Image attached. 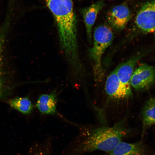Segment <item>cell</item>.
Segmentation results:
<instances>
[{
	"label": "cell",
	"instance_id": "ba28073f",
	"mask_svg": "<svg viewBox=\"0 0 155 155\" xmlns=\"http://www.w3.org/2000/svg\"><path fill=\"white\" fill-rule=\"evenodd\" d=\"M98 155H147V151L141 141L133 143L122 141L110 151Z\"/></svg>",
	"mask_w": 155,
	"mask_h": 155
},
{
	"label": "cell",
	"instance_id": "52a82bcc",
	"mask_svg": "<svg viewBox=\"0 0 155 155\" xmlns=\"http://www.w3.org/2000/svg\"><path fill=\"white\" fill-rule=\"evenodd\" d=\"M131 16L130 10L126 5L122 4L111 8L107 15L110 26L117 30L123 29L129 21Z\"/></svg>",
	"mask_w": 155,
	"mask_h": 155
},
{
	"label": "cell",
	"instance_id": "5b68a950",
	"mask_svg": "<svg viewBox=\"0 0 155 155\" xmlns=\"http://www.w3.org/2000/svg\"><path fill=\"white\" fill-rule=\"evenodd\" d=\"M135 22L143 32L155 33V0L147 2L143 5L136 15Z\"/></svg>",
	"mask_w": 155,
	"mask_h": 155
},
{
	"label": "cell",
	"instance_id": "277c9868",
	"mask_svg": "<svg viewBox=\"0 0 155 155\" xmlns=\"http://www.w3.org/2000/svg\"><path fill=\"white\" fill-rule=\"evenodd\" d=\"M131 85L137 90L148 89L155 84V69L145 63L140 64L134 71Z\"/></svg>",
	"mask_w": 155,
	"mask_h": 155
},
{
	"label": "cell",
	"instance_id": "7a4b0ae2",
	"mask_svg": "<svg viewBox=\"0 0 155 155\" xmlns=\"http://www.w3.org/2000/svg\"><path fill=\"white\" fill-rule=\"evenodd\" d=\"M57 27L60 44L69 46L77 42V24L72 0H45Z\"/></svg>",
	"mask_w": 155,
	"mask_h": 155
},
{
	"label": "cell",
	"instance_id": "5bb4252c",
	"mask_svg": "<svg viewBox=\"0 0 155 155\" xmlns=\"http://www.w3.org/2000/svg\"><path fill=\"white\" fill-rule=\"evenodd\" d=\"M8 102L11 107L24 114L30 113L33 109L32 104L28 97L14 98L9 100Z\"/></svg>",
	"mask_w": 155,
	"mask_h": 155
},
{
	"label": "cell",
	"instance_id": "3957f363",
	"mask_svg": "<svg viewBox=\"0 0 155 155\" xmlns=\"http://www.w3.org/2000/svg\"><path fill=\"white\" fill-rule=\"evenodd\" d=\"M92 47L89 50L92 62L94 80L101 81L104 78V70L101 64V58L106 48L111 44L113 35L111 28L108 26L101 25L95 29L93 35Z\"/></svg>",
	"mask_w": 155,
	"mask_h": 155
},
{
	"label": "cell",
	"instance_id": "6da1fadb",
	"mask_svg": "<svg viewBox=\"0 0 155 155\" xmlns=\"http://www.w3.org/2000/svg\"><path fill=\"white\" fill-rule=\"evenodd\" d=\"M60 155H84L97 150L110 151L128 137L131 130L125 120L113 126H83Z\"/></svg>",
	"mask_w": 155,
	"mask_h": 155
},
{
	"label": "cell",
	"instance_id": "4fadbf2b",
	"mask_svg": "<svg viewBox=\"0 0 155 155\" xmlns=\"http://www.w3.org/2000/svg\"><path fill=\"white\" fill-rule=\"evenodd\" d=\"M52 139L48 137L43 142L36 141L30 149L28 155H51Z\"/></svg>",
	"mask_w": 155,
	"mask_h": 155
},
{
	"label": "cell",
	"instance_id": "8992f818",
	"mask_svg": "<svg viewBox=\"0 0 155 155\" xmlns=\"http://www.w3.org/2000/svg\"><path fill=\"white\" fill-rule=\"evenodd\" d=\"M105 90L106 94L112 99H126L132 95L131 90L127 89L120 81L115 69L109 74L106 82Z\"/></svg>",
	"mask_w": 155,
	"mask_h": 155
},
{
	"label": "cell",
	"instance_id": "2e32d148",
	"mask_svg": "<svg viewBox=\"0 0 155 155\" xmlns=\"http://www.w3.org/2000/svg\"></svg>",
	"mask_w": 155,
	"mask_h": 155
},
{
	"label": "cell",
	"instance_id": "9c48e42d",
	"mask_svg": "<svg viewBox=\"0 0 155 155\" xmlns=\"http://www.w3.org/2000/svg\"><path fill=\"white\" fill-rule=\"evenodd\" d=\"M143 54L136 55L124 63L118 66L115 69L118 77L121 83L127 89L131 90L130 80L135 67Z\"/></svg>",
	"mask_w": 155,
	"mask_h": 155
},
{
	"label": "cell",
	"instance_id": "30bf717a",
	"mask_svg": "<svg viewBox=\"0 0 155 155\" xmlns=\"http://www.w3.org/2000/svg\"><path fill=\"white\" fill-rule=\"evenodd\" d=\"M104 5V0H99L82 9L81 13L85 25L87 38L91 41L93 26L98 13Z\"/></svg>",
	"mask_w": 155,
	"mask_h": 155
},
{
	"label": "cell",
	"instance_id": "9a60e30c",
	"mask_svg": "<svg viewBox=\"0 0 155 155\" xmlns=\"http://www.w3.org/2000/svg\"><path fill=\"white\" fill-rule=\"evenodd\" d=\"M3 42L1 40H0V92L1 89V73H0V65L1 61V54L2 52Z\"/></svg>",
	"mask_w": 155,
	"mask_h": 155
},
{
	"label": "cell",
	"instance_id": "7c38bea8",
	"mask_svg": "<svg viewBox=\"0 0 155 155\" xmlns=\"http://www.w3.org/2000/svg\"><path fill=\"white\" fill-rule=\"evenodd\" d=\"M143 125L142 138L147 130L155 124V98H150L145 103L142 111Z\"/></svg>",
	"mask_w": 155,
	"mask_h": 155
},
{
	"label": "cell",
	"instance_id": "8fae6325",
	"mask_svg": "<svg viewBox=\"0 0 155 155\" xmlns=\"http://www.w3.org/2000/svg\"><path fill=\"white\" fill-rule=\"evenodd\" d=\"M57 95L55 90L49 94H42L37 99L36 106L42 114L55 115L57 110Z\"/></svg>",
	"mask_w": 155,
	"mask_h": 155
}]
</instances>
